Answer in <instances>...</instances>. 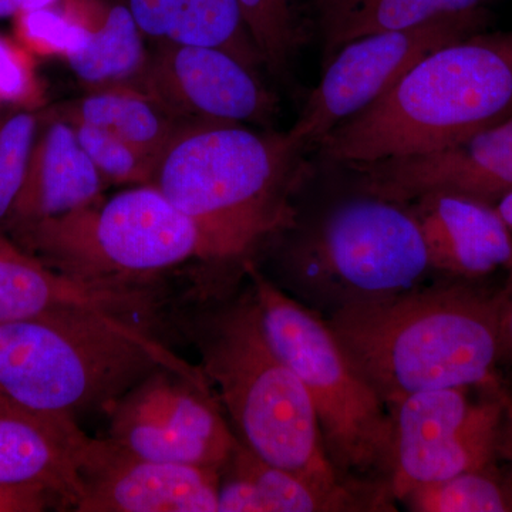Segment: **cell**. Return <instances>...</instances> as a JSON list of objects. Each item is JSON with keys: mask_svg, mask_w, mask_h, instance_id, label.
<instances>
[{"mask_svg": "<svg viewBox=\"0 0 512 512\" xmlns=\"http://www.w3.org/2000/svg\"><path fill=\"white\" fill-rule=\"evenodd\" d=\"M87 437L76 420L37 412L0 393V487L36 488L76 508Z\"/></svg>", "mask_w": 512, "mask_h": 512, "instance_id": "15", "label": "cell"}, {"mask_svg": "<svg viewBox=\"0 0 512 512\" xmlns=\"http://www.w3.org/2000/svg\"><path fill=\"white\" fill-rule=\"evenodd\" d=\"M498 0H315L323 63L340 46L372 33L413 28L441 16L488 9Z\"/></svg>", "mask_w": 512, "mask_h": 512, "instance_id": "22", "label": "cell"}, {"mask_svg": "<svg viewBox=\"0 0 512 512\" xmlns=\"http://www.w3.org/2000/svg\"><path fill=\"white\" fill-rule=\"evenodd\" d=\"M382 511L362 495L322 490L292 471L268 463L238 441L221 470L218 512Z\"/></svg>", "mask_w": 512, "mask_h": 512, "instance_id": "18", "label": "cell"}, {"mask_svg": "<svg viewBox=\"0 0 512 512\" xmlns=\"http://www.w3.org/2000/svg\"><path fill=\"white\" fill-rule=\"evenodd\" d=\"M153 43L225 50L259 73L262 57L237 0H121Z\"/></svg>", "mask_w": 512, "mask_h": 512, "instance_id": "20", "label": "cell"}, {"mask_svg": "<svg viewBox=\"0 0 512 512\" xmlns=\"http://www.w3.org/2000/svg\"><path fill=\"white\" fill-rule=\"evenodd\" d=\"M285 268L306 295L335 309L412 291L433 269L409 207L360 191L293 239Z\"/></svg>", "mask_w": 512, "mask_h": 512, "instance_id": "8", "label": "cell"}, {"mask_svg": "<svg viewBox=\"0 0 512 512\" xmlns=\"http://www.w3.org/2000/svg\"><path fill=\"white\" fill-rule=\"evenodd\" d=\"M104 413L109 439L148 460L221 471L239 441L210 382L170 369L150 373Z\"/></svg>", "mask_w": 512, "mask_h": 512, "instance_id": "10", "label": "cell"}, {"mask_svg": "<svg viewBox=\"0 0 512 512\" xmlns=\"http://www.w3.org/2000/svg\"><path fill=\"white\" fill-rule=\"evenodd\" d=\"M490 20V10H474L350 40L323 63L322 79L289 136L305 151L318 148L340 123L369 107L423 57L488 30Z\"/></svg>", "mask_w": 512, "mask_h": 512, "instance_id": "9", "label": "cell"}, {"mask_svg": "<svg viewBox=\"0 0 512 512\" xmlns=\"http://www.w3.org/2000/svg\"><path fill=\"white\" fill-rule=\"evenodd\" d=\"M503 293L466 285L414 288L348 303L328 322L340 348L387 409L410 394L490 379L500 349Z\"/></svg>", "mask_w": 512, "mask_h": 512, "instance_id": "1", "label": "cell"}, {"mask_svg": "<svg viewBox=\"0 0 512 512\" xmlns=\"http://www.w3.org/2000/svg\"><path fill=\"white\" fill-rule=\"evenodd\" d=\"M55 501V497L36 488L0 487V512H39Z\"/></svg>", "mask_w": 512, "mask_h": 512, "instance_id": "30", "label": "cell"}, {"mask_svg": "<svg viewBox=\"0 0 512 512\" xmlns=\"http://www.w3.org/2000/svg\"><path fill=\"white\" fill-rule=\"evenodd\" d=\"M18 247H15V245L10 244L8 239H5L2 237V234H0V254H6V252L13 251V249H16Z\"/></svg>", "mask_w": 512, "mask_h": 512, "instance_id": "34", "label": "cell"}, {"mask_svg": "<svg viewBox=\"0 0 512 512\" xmlns=\"http://www.w3.org/2000/svg\"><path fill=\"white\" fill-rule=\"evenodd\" d=\"M158 369L208 382L119 313L63 308L0 323V393L37 412L73 420L104 412Z\"/></svg>", "mask_w": 512, "mask_h": 512, "instance_id": "4", "label": "cell"}, {"mask_svg": "<svg viewBox=\"0 0 512 512\" xmlns=\"http://www.w3.org/2000/svg\"><path fill=\"white\" fill-rule=\"evenodd\" d=\"M133 87L184 123H272L278 100L261 76L225 50L154 43Z\"/></svg>", "mask_w": 512, "mask_h": 512, "instance_id": "12", "label": "cell"}, {"mask_svg": "<svg viewBox=\"0 0 512 512\" xmlns=\"http://www.w3.org/2000/svg\"><path fill=\"white\" fill-rule=\"evenodd\" d=\"M99 285L64 275L16 248L0 254V323L35 318L63 308H97Z\"/></svg>", "mask_w": 512, "mask_h": 512, "instance_id": "23", "label": "cell"}, {"mask_svg": "<svg viewBox=\"0 0 512 512\" xmlns=\"http://www.w3.org/2000/svg\"><path fill=\"white\" fill-rule=\"evenodd\" d=\"M39 126L33 110H0V227L8 221L22 188Z\"/></svg>", "mask_w": 512, "mask_h": 512, "instance_id": "27", "label": "cell"}, {"mask_svg": "<svg viewBox=\"0 0 512 512\" xmlns=\"http://www.w3.org/2000/svg\"><path fill=\"white\" fill-rule=\"evenodd\" d=\"M501 359L512 362V288L503 293V306L500 316Z\"/></svg>", "mask_w": 512, "mask_h": 512, "instance_id": "31", "label": "cell"}, {"mask_svg": "<svg viewBox=\"0 0 512 512\" xmlns=\"http://www.w3.org/2000/svg\"><path fill=\"white\" fill-rule=\"evenodd\" d=\"M266 338L301 379L330 463L346 483L393 500V420L340 348L328 322L245 264Z\"/></svg>", "mask_w": 512, "mask_h": 512, "instance_id": "6", "label": "cell"}, {"mask_svg": "<svg viewBox=\"0 0 512 512\" xmlns=\"http://www.w3.org/2000/svg\"><path fill=\"white\" fill-rule=\"evenodd\" d=\"M511 497H512V490H511Z\"/></svg>", "mask_w": 512, "mask_h": 512, "instance_id": "35", "label": "cell"}, {"mask_svg": "<svg viewBox=\"0 0 512 512\" xmlns=\"http://www.w3.org/2000/svg\"><path fill=\"white\" fill-rule=\"evenodd\" d=\"M82 25L86 46L66 60L87 92L134 86L148 59L143 32L121 0H62Z\"/></svg>", "mask_w": 512, "mask_h": 512, "instance_id": "19", "label": "cell"}, {"mask_svg": "<svg viewBox=\"0 0 512 512\" xmlns=\"http://www.w3.org/2000/svg\"><path fill=\"white\" fill-rule=\"evenodd\" d=\"M197 339L200 369L242 444L322 490L384 505L382 495L346 483L330 463L311 397L266 338L252 288L200 326Z\"/></svg>", "mask_w": 512, "mask_h": 512, "instance_id": "5", "label": "cell"}, {"mask_svg": "<svg viewBox=\"0 0 512 512\" xmlns=\"http://www.w3.org/2000/svg\"><path fill=\"white\" fill-rule=\"evenodd\" d=\"M242 18L269 73L292 74L303 40L298 0H237Z\"/></svg>", "mask_w": 512, "mask_h": 512, "instance_id": "24", "label": "cell"}, {"mask_svg": "<svg viewBox=\"0 0 512 512\" xmlns=\"http://www.w3.org/2000/svg\"><path fill=\"white\" fill-rule=\"evenodd\" d=\"M12 232L43 264L89 282L147 284L151 276L200 259L194 224L153 185H134Z\"/></svg>", "mask_w": 512, "mask_h": 512, "instance_id": "7", "label": "cell"}, {"mask_svg": "<svg viewBox=\"0 0 512 512\" xmlns=\"http://www.w3.org/2000/svg\"><path fill=\"white\" fill-rule=\"evenodd\" d=\"M495 208L500 212L501 218H503L505 225H507L508 231H510L511 239H512V192L511 194L505 195V197L501 198L500 201L495 204ZM510 282H508V289L512 288V261L510 266Z\"/></svg>", "mask_w": 512, "mask_h": 512, "instance_id": "33", "label": "cell"}, {"mask_svg": "<svg viewBox=\"0 0 512 512\" xmlns=\"http://www.w3.org/2000/svg\"><path fill=\"white\" fill-rule=\"evenodd\" d=\"M343 167L357 191L400 204L444 192L495 205L512 192V116L444 150Z\"/></svg>", "mask_w": 512, "mask_h": 512, "instance_id": "13", "label": "cell"}, {"mask_svg": "<svg viewBox=\"0 0 512 512\" xmlns=\"http://www.w3.org/2000/svg\"><path fill=\"white\" fill-rule=\"evenodd\" d=\"M404 503L417 512L512 511L510 488L487 470L471 471L412 491Z\"/></svg>", "mask_w": 512, "mask_h": 512, "instance_id": "25", "label": "cell"}, {"mask_svg": "<svg viewBox=\"0 0 512 512\" xmlns=\"http://www.w3.org/2000/svg\"><path fill=\"white\" fill-rule=\"evenodd\" d=\"M511 116L512 30H484L423 57L318 150L339 165L419 156Z\"/></svg>", "mask_w": 512, "mask_h": 512, "instance_id": "3", "label": "cell"}, {"mask_svg": "<svg viewBox=\"0 0 512 512\" xmlns=\"http://www.w3.org/2000/svg\"><path fill=\"white\" fill-rule=\"evenodd\" d=\"M45 104L33 55L18 40L0 36V106L35 111Z\"/></svg>", "mask_w": 512, "mask_h": 512, "instance_id": "29", "label": "cell"}, {"mask_svg": "<svg viewBox=\"0 0 512 512\" xmlns=\"http://www.w3.org/2000/svg\"><path fill=\"white\" fill-rule=\"evenodd\" d=\"M303 151L288 131L188 123L161 154L150 185L194 224L202 261L247 264L256 245L292 225L288 200Z\"/></svg>", "mask_w": 512, "mask_h": 512, "instance_id": "2", "label": "cell"}, {"mask_svg": "<svg viewBox=\"0 0 512 512\" xmlns=\"http://www.w3.org/2000/svg\"><path fill=\"white\" fill-rule=\"evenodd\" d=\"M79 512H218L221 471L137 456L116 441H84Z\"/></svg>", "mask_w": 512, "mask_h": 512, "instance_id": "14", "label": "cell"}, {"mask_svg": "<svg viewBox=\"0 0 512 512\" xmlns=\"http://www.w3.org/2000/svg\"><path fill=\"white\" fill-rule=\"evenodd\" d=\"M107 185L77 140L72 124L47 114L5 227L12 231L80 210L100 201Z\"/></svg>", "mask_w": 512, "mask_h": 512, "instance_id": "17", "label": "cell"}, {"mask_svg": "<svg viewBox=\"0 0 512 512\" xmlns=\"http://www.w3.org/2000/svg\"><path fill=\"white\" fill-rule=\"evenodd\" d=\"M47 114L70 124L101 128L157 157L188 124L175 119L153 97L133 86L87 92Z\"/></svg>", "mask_w": 512, "mask_h": 512, "instance_id": "21", "label": "cell"}, {"mask_svg": "<svg viewBox=\"0 0 512 512\" xmlns=\"http://www.w3.org/2000/svg\"><path fill=\"white\" fill-rule=\"evenodd\" d=\"M0 107H2V106H0Z\"/></svg>", "mask_w": 512, "mask_h": 512, "instance_id": "36", "label": "cell"}, {"mask_svg": "<svg viewBox=\"0 0 512 512\" xmlns=\"http://www.w3.org/2000/svg\"><path fill=\"white\" fill-rule=\"evenodd\" d=\"M406 205L419 224L433 271L478 279L510 266L512 239L495 205L444 192Z\"/></svg>", "mask_w": 512, "mask_h": 512, "instance_id": "16", "label": "cell"}, {"mask_svg": "<svg viewBox=\"0 0 512 512\" xmlns=\"http://www.w3.org/2000/svg\"><path fill=\"white\" fill-rule=\"evenodd\" d=\"M62 0H0V19L16 18L23 12L57 5Z\"/></svg>", "mask_w": 512, "mask_h": 512, "instance_id": "32", "label": "cell"}, {"mask_svg": "<svg viewBox=\"0 0 512 512\" xmlns=\"http://www.w3.org/2000/svg\"><path fill=\"white\" fill-rule=\"evenodd\" d=\"M13 20L16 40L33 56L60 57L66 62L86 46L82 25L62 3L20 13Z\"/></svg>", "mask_w": 512, "mask_h": 512, "instance_id": "28", "label": "cell"}, {"mask_svg": "<svg viewBox=\"0 0 512 512\" xmlns=\"http://www.w3.org/2000/svg\"><path fill=\"white\" fill-rule=\"evenodd\" d=\"M77 140L107 184L150 185L160 157L87 124H72Z\"/></svg>", "mask_w": 512, "mask_h": 512, "instance_id": "26", "label": "cell"}, {"mask_svg": "<svg viewBox=\"0 0 512 512\" xmlns=\"http://www.w3.org/2000/svg\"><path fill=\"white\" fill-rule=\"evenodd\" d=\"M464 389L414 393L389 407L394 431L389 483L393 500L403 501L423 485L490 466L503 403H471Z\"/></svg>", "mask_w": 512, "mask_h": 512, "instance_id": "11", "label": "cell"}]
</instances>
